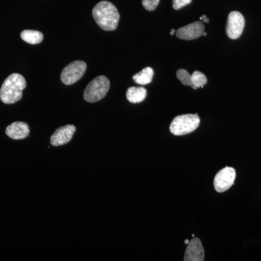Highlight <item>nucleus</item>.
Wrapping results in <instances>:
<instances>
[{"label":"nucleus","instance_id":"f257e3e1","mask_svg":"<svg viewBox=\"0 0 261 261\" xmlns=\"http://www.w3.org/2000/svg\"><path fill=\"white\" fill-rule=\"evenodd\" d=\"M96 23L105 31H114L118 27L120 14L114 5L108 1H102L94 6L92 10Z\"/></svg>","mask_w":261,"mask_h":261},{"label":"nucleus","instance_id":"f03ea898","mask_svg":"<svg viewBox=\"0 0 261 261\" xmlns=\"http://www.w3.org/2000/svg\"><path fill=\"white\" fill-rule=\"evenodd\" d=\"M27 87V81L23 75L13 73L9 75L2 85L0 99L5 104H13L23 97V89Z\"/></svg>","mask_w":261,"mask_h":261},{"label":"nucleus","instance_id":"7ed1b4c3","mask_svg":"<svg viewBox=\"0 0 261 261\" xmlns=\"http://www.w3.org/2000/svg\"><path fill=\"white\" fill-rule=\"evenodd\" d=\"M110 81L105 75L94 78L86 87L84 98L87 102L94 103L106 97L110 89Z\"/></svg>","mask_w":261,"mask_h":261},{"label":"nucleus","instance_id":"20e7f679","mask_svg":"<svg viewBox=\"0 0 261 261\" xmlns=\"http://www.w3.org/2000/svg\"><path fill=\"white\" fill-rule=\"evenodd\" d=\"M200 119L197 114H185L176 116L170 125V132L175 136L192 133L198 128Z\"/></svg>","mask_w":261,"mask_h":261},{"label":"nucleus","instance_id":"39448f33","mask_svg":"<svg viewBox=\"0 0 261 261\" xmlns=\"http://www.w3.org/2000/svg\"><path fill=\"white\" fill-rule=\"evenodd\" d=\"M87 63L82 61H75L67 65L62 71L61 79L65 85L76 83L83 77L87 70Z\"/></svg>","mask_w":261,"mask_h":261},{"label":"nucleus","instance_id":"423d86ee","mask_svg":"<svg viewBox=\"0 0 261 261\" xmlns=\"http://www.w3.org/2000/svg\"><path fill=\"white\" fill-rule=\"evenodd\" d=\"M236 178V171L231 167H225L218 172L214 178L215 190L218 192L227 191L232 187Z\"/></svg>","mask_w":261,"mask_h":261},{"label":"nucleus","instance_id":"0eeeda50","mask_svg":"<svg viewBox=\"0 0 261 261\" xmlns=\"http://www.w3.org/2000/svg\"><path fill=\"white\" fill-rule=\"evenodd\" d=\"M245 18L240 12H231L228 16L226 25V34L231 39H237L241 37L245 28Z\"/></svg>","mask_w":261,"mask_h":261},{"label":"nucleus","instance_id":"6e6552de","mask_svg":"<svg viewBox=\"0 0 261 261\" xmlns=\"http://www.w3.org/2000/svg\"><path fill=\"white\" fill-rule=\"evenodd\" d=\"M204 31H205V27L203 23L202 22L197 21L178 29L176 34L178 39H184V40H193L202 36Z\"/></svg>","mask_w":261,"mask_h":261},{"label":"nucleus","instance_id":"1a4fd4ad","mask_svg":"<svg viewBox=\"0 0 261 261\" xmlns=\"http://www.w3.org/2000/svg\"><path fill=\"white\" fill-rule=\"evenodd\" d=\"M75 126L66 125L58 128L55 133L51 136L50 143L54 147L66 145L73 138L75 132Z\"/></svg>","mask_w":261,"mask_h":261},{"label":"nucleus","instance_id":"9d476101","mask_svg":"<svg viewBox=\"0 0 261 261\" xmlns=\"http://www.w3.org/2000/svg\"><path fill=\"white\" fill-rule=\"evenodd\" d=\"M205 259V252L199 238H193L187 245L185 261H202Z\"/></svg>","mask_w":261,"mask_h":261},{"label":"nucleus","instance_id":"9b49d317","mask_svg":"<svg viewBox=\"0 0 261 261\" xmlns=\"http://www.w3.org/2000/svg\"><path fill=\"white\" fill-rule=\"evenodd\" d=\"M5 132L13 140H23L28 137L30 128L25 122L16 121L7 127Z\"/></svg>","mask_w":261,"mask_h":261},{"label":"nucleus","instance_id":"f8f14e48","mask_svg":"<svg viewBox=\"0 0 261 261\" xmlns=\"http://www.w3.org/2000/svg\"><path fill=\"white\" fill-rule=\"evenodd\" d=\"M146 97H147V90L143 87H130L126 92L127 99L132 103L143 102Z\"/></svg>","mask_w":261,"mask_h":261},{"label":"nucleus","instance_id":"ddd939ff","mask_svg":"<svg viewBox=\"0 0 261 261\" xmlns=\"http://www.w3.org/2000/svg\"><path fill=\"white\" fill-rule=\"evenodd\" d=\"M153 75V69L150 67H147L140 73L134 75L133 80L136 83L140 84V85H146V84H149L152 82Z\"/></svg>","mask_w":261,"mask_h":261},{"label":"nucleus","instance_id":"4468645a","mask_svg":"<svg viewBox=\"0 0 261 261\" xmlns=\"http://www.w3.org/2000/svg\"><path fill=\"white\" fill-rule=\"evenodd\" d=\"M20 37L25 42L31 44H37L44 39L42 33L34 30H24L20 34Z\"/></svg>","mask_w":261,"mask_h":261},{"label":"nucleus","instance_id":"2eb2a0df","mask_svg":"<svg viewBox=\"0 0 261 261\" xmlns=\"http://www.w3.org/2000/svg\"><path fill=\"white\" fill-rule=\"evenodd\" d=\"M192 89H197L198 88H203L204 86L207 84V77L205 74L201 73L200 71H195L191 75Z\"/></svg>","mask_w":261,"mask_h":261},{"label":"nucleus","instance_id":"dca6fc26","mask_svg":"<svg viewBox=\"0 0 261 261\" xmlns=\"http://www.w3.org/2000/svg\"><path fill=\"white\" fill-rule=\"evenodd\" d=\"M176 76L184 85L192 86L191 75L189 73L187 70L185 69L178 70L176 72Z\"/></svg>","mask_w":261,"mask_h":261},{"label":"nucleus","instance_id":"f3484780","mask_svg":"<svg viewBox=\"0 0 261 261\" xmlns=\"http://www.w3.org/2000/svg\"><path fill=\"white\" fill-rule=\"evenodd\" d=\"M160 0H142L144 8L148 11H153L159 5Z\"/></svg>","mask_w":261,"mask_h":261},{"label":"nucleus","instance_id":"a211bd4d","mask_svg":"<svg viewBox=\"0 0 261 261\" xmlns=\"http://www.w3.org/2000/svg\"><path fill=\"white\" fill-rule=\"evenodd\" d=\"M192 0H173V8L174 10H179L186 5L190 4Z\"/></svg>","mask_w":261,"mask_h":261},{"label":"nucleus","instance_id":"6ab92c4d","mask_svg":"<svg viewBox=\"0 0 261 261\" xmlns=\"http://www.w3.org/2000/svg\"><path fill=\"white\" fill-rule=\"evenodd\" d=\"M200 20H203V22H205V23H209V21H210V20H209L208 18H207V16L206 15H203L202 16H201L200 18Z\"/></svg>","mask_w":261,"mask_h":261},{"label":"nucleus","instance_id":"aec40b11","mask_svg":"<svg viewBox=\"0 0 261 261\" xmlns=\"http://www.w3.org/2000/svg\"><path fill=\"white\" fill-rule=\"evenodd\" d=\"M175 29H171V33H170V35L171 36H173V35H174V34L175 33H176V32H175Z\"/></svg>","mask_w":261,"mask_h":261},{"label":"nucleus","instance_id":"412c9836","mask_svg":"<svg viewBox=\"0 0 261 261\" xmlns=\"http://www.w3.org/2000/svg\"><path fill=\"white\" fill-rule=\"evenodd\" d=\"M189 243H190V240H185V244H187V245H188Z\"/></svg>","mask_w":261,"mask_h":261},{"label":"nucleus","instance_id":"4be33fe9","mask_svg":"<svg viewBox=\"0 0 261 261\" xmlns=\"http://www.w3.org/2000/svg\"><path fill=\"white\" fill-rule=\"evenodd\" d=\"M202 35L204 36V37H206V36H207V33L206 32H204L203 33V34H202Z\"/></svg>","mask_w":261,"mask_h":261}]
</instances>
